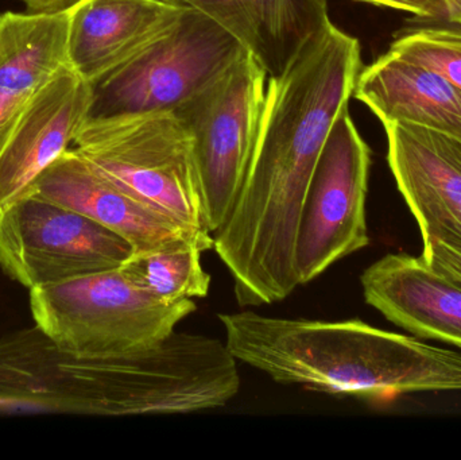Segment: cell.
Segmentation results:
<instances>
[{"instance_id": "6da1fadb", "label": "cell", "mask_w": 461, "mask_h": 460, "mask_svg": "<svg viewBox=\"0 0 461 460\" xmlns=\"http://www.w3.org/2000/svg\"><path fill=\"white\" fill-rule=\"evenodd\" d=\"M362 69L359 41L330 22L281 76L268 78L243 185L213 232V250L232 277L240 307L284 302L300 286L295 242L309 184Z\"/></svg>"}, {"instance_id": "7a4b0ae2", "label": "cell", "mask_w": 461, "mask_h": 460, "mask_svg": "<svg viewBox=\"0 0 461 460\" xmlns=\"http://www.w3.org/2000/svg\"><path fill=\"white\" fill-rule=\"evenodd\" d=\"M35 324L78 358L126 356L167 339L197 310L151 296L122 267L30 291Z\"/></svg>"}, {"instance_id": "3957f363", "label": "cell", "mask_w": 461, "mask_h": 460, "mask_svg": "<svg viewBox=\"0 0 461 460\" xmlns=\"http://www.w3.org/2000/svg\"><path fill=\"white\" fill-rule=\"evenodd\" d=\"M246 54L218 22L184 8L161 37L91 83L86 123L175 113Z\"/></svg>"}, {"instance_id": "277c9868", "label": "cell", "mask_w": 461, "mask_h": 460, "mask_svg": "<svg viewBox=\"0 0 461 460\" xmlns=\"http://www.w3.org/2000/svg\"><path fill=\"white\" fill-rule=\"evenodd\" d=\"M73 143L96 172L132 196L211 234L192 140L175 113L89 122Z\"/></svg>"}, {"instance_id": "5b68a950", "label": "cell", "mask_w": 461, "mask_h": 460, "mask_svg": "<svg viewBox=\"0 0 461 460\" xmlns=\"http://www.w3.org/2000/svg\"><path fill=\"white\" fill-rule=\"evenodd\" d=\"M268 76L249 54L175 111L194 148L211 234L229 218L259 134Z\"/></svg>"}, {"instance_id": "8992f818", "label": "cell", "mask_w": 461, "mask_h": 460, "mask_svg": "<svg viewBox=\"0 0 461 460\" xmlns=\"http://www.w3.org/2000/svg\"><path fill=\"white\" fill-rule=\"evenodd\" d=\"M370 167V148L348 108L333 124L309 184L295 242L298 285L316 280L336 262L367 248Z\"/></svg>"}, {"instance_id": "52a82bcc", "label": "cell", "mask_w": 461, "mask_h": 460, "mask_svg": "<svg viewBox=\"0 0 461 460\" xmlns=\"http://www.w3.org/2000/svg\"><path fill=\"white\" fill-rule=\"evenodd\" d=\"M132 254L115 232L40 197L0 216V269L29 291L118 269Z\"/></svg>"}, {"instance_id": "ba28073f", "label": "cell", "mask_w": 461, "mask_h": 460, "mask_svg": "<svg viewBox=\"0 0 461 460\" xmlns=\"http://www.w3.org/2000/svg\"><path fill=\"white\" fill-rule=\"evenodd\" d=\"M91 102V83L65 65L24 103L0 138V216L75 142Z\"/></svg>"}, {"instance_id": "9c48e42d", "label": "cell", "mask_w": 461, "mask_h": 460, "mask_svg": "<svg viewBox=\"0 0 461 460\" xmlns=\"http://www.w3.org/2000/svg\"><path fill=\"white\" fill-rule=\"evenodd\" d=\"M29 196L76 211L130 243L134 253L194 242L213 248V235L173 221L132 196L94 169L75 149H68L35 181Z\"/></svg>"}, {"instance_id": "30bf717a", "label": "cell", "mask_w": 461, "mask_h": 460, "mask_svg": "<svg viewBox=\"0 0 461 460\" xmlns=\"http://www.w3.org/2000/svg\"><path fill=\"white\" fill-rule=\"evenodd\" d=\"M387 162L422 242L461 246V138L417 124H384Z\"/></svg>"}, {"instance_id": "8fae6325", "label": "cell", "mask_w": 461, "mask_h": 460, "mask_svg": "<svg viewBox=\"0 0 461 460\" xmlns=\"http://www.w3.org/2000/svg\"><path fill=\"white\" fill-rule=\"evenodd\" d=\"M360 284L366 302L390 323L461 350V283L421 256L387 254L363 272Z\"/></svg>"}, {"instance_id": "7c38bea8", "label": "cell", "mask_w": 461, "mask_h": 460, "mask_svg": "<svg viewBox=\"0 0 461 460\" xmlns=\"http://www.w3.org/2000/svg\"><path fill=\"white\" fill-rule=\"evenodd\" d=\"M184 8L167 0H81L70 10V67L94 83L161 37Z\"/></svg>"}, {"instance_id": "4fadbf2b", "label": "cell", "mask_w": 461, "mask_h": 460, "mask_svg": "<svg viewBox=\"0 0 461 460\" xmlns=\"http://www.w3.org/2000/svg\"><path fill=\"white\" fill-rule=\"evenodd\" d=\"M218 22L267 73L278 77L330 23L328 0H167Z\"/></svg>"}, {"instance_id": "5bb4252c", "label": "cell", "mask_w": 461, "mask_h": 460, "mask_svg": "<svg viewBox=\"0 0 461 460\" xmlns=\"http://www.w3.org/2000/svg\"><path fill=\"white\" fill-rule=\"evenodd\" d=\"M354 96L382 124H417L461 138L460 89L392 50L360 70Z\"/></svg>"}, {"instance_id": "9a60e30c", "label": "cell", "mask_w": 461, "mask_h": 460, "mask_svg": "<svg viewBox=\"0 0 461 460\" xmlns=\"http://www.w3.org/2000/svg\"><path fill=\"white\" fill-rule=\"evenodd\" d=\"M70 10L0 15V94L26 103L69 62Z\"/></svg>"}, {"instance_id": "2e32d148", "label": "cell", "mask_w": 461, "mask_h": 460, "mask_svg": "<svg viewBox=\"0 0 461 460\" xmlns=\"http://www.w3.org/2000/svg\"><path fill=\"white\" fill-rule=\"evenodd\" d=\"M204 251L197 243H177L134 253L121 267L143 291L162 302L204 299L212 281L203 267Z\"/></svg>"}, {"instance_id": "e0dca14e", "label": "cell", "mask_w": 461, "mask_h": 460, "mask_svg": "<svg viewBox=\"0 0 461 460\" xmlns=\"http://www.w3.org/2000/svg\"><path fill=\"white\" fill-rule=\"evenodd\" d=\"M389 50L446 77L461 91V29L427 26L398 35Z\"/></svg>"}, {"instance_id": "ac0fdd59", "label": "cell", "mask_w": 461, "mask_h": 460, "mask_svg": "<svg viewBox=\"0 0 461 460\" xmlns=\"http://www.w3.org/2000/svg\"><path fill=\"white\" fill-rule=\"evenodd\" d=\"M379 7L393 8L411 14L421 21L432 23H449V8L447 0H359Z\"/></svg>"}, {"instance_id": "d6986e66", "label": "cell", "mask_w": 461, "mask_h": 460, "mask_svg": "<svg viewBox=\"0 0 461 460\" xmlns=\"http://www.w3.org/2000/svg\"><path fill=\"white\" fill-rule=\"evenodd\" d=\"M421 257L433 269L461 283V246L430 240L424 243Z\"/></svg>"}, {"instance_id": "ffe728a7", "label": "cell", "mask_w": 461, "mask_h": 460, "mask_svg": "<svg viewBox=\"0 0 461 460\" xmlns=\"http://www.w3.org/2000/svg\"><path fill=\"white\" fill-rule=\"evenodd\" d=\"M30 13H64L72 10L81 0H22Z\"/></svg>"}, {"instance_id": "44dd1931", "label": "cell", "mask_w": 461, "mask_h": 460, "mask_svg": "<svg viewBox=\"0 0 461 460\" xmlns=\"http://www.w3.org/2000/svg\"><path fill=\"white\" fill-rule=\"evenodd\" d=\"M23 104L0 94V138L7 131Z\"/></svg>"}, {"instance_id": "7402d4cb", "label": "cell", "mask_w": 461, "mask_h": 460, "mask_svg": "<svg viewBox=\"0 0 461 460\" xmlns=\"http://www.w3.org/2000/svg\"><path fill=\"white\" fill-rule=\"evenodd\" d=\"M449 8V23L457 24L461 29V0H447Z\"/></svg>"}]
</instances>
